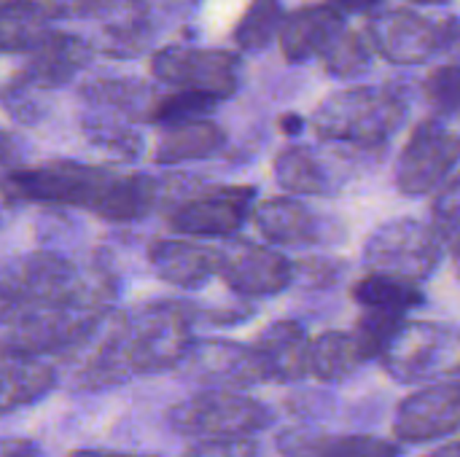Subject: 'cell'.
I'll return each instance as SVG.
<instances>
[{"label": "cell", "mask_w": 460, "mask_h": 457, "mask_svg": "<svg viewBox=\"0 0 460 457\" xmlns=\"http://www.w3.org/2000/svg\"><path fill=\"white\" fill-rule=\"evenodd\" d=\"M199 312L186 302H148L108 315L100 329L75 350L81 358L73 388L84 393L108 391L135 377L175 369L194 342Z\"/></svg>", "instance_id": "6da1fadb"}, {"label": "cell", "mask_w": 460, "mask_h": 457, "mask_svg": "<svg viewBox=\"0 0 460 457\" xmlns=\"http://www.w3.org/2000/svg\"><path fill=\"white\" fill-rule=\"evenodd\" d=\"M92 299L113 307L116 277L102 264L75 267L70 259L35 250L0 264V326H11L22 315L73 302Z\"/></svg>", "instance_id": "7a4b0ae2"}, {"label": "cell", "mask_w": 460, "mask_h": 457, "mask_svg": "<svg viewBox=\"0 0 460 457\" xmlns=\"http://www.w3.org/2000/svg\"><path fill=\"white\" fill-rule=\"evenodd\" d=\"M407 108L410 100L399 86H356L329 94L315 108L310 124L326 143L377 151L404 124Z\"/></svg>", "instance_id": "3957f363"}, {"label": "cell", "mask_w": 460, "mask_h": 457, "mask_svg": "<svg viewBox=\"0 0 460 457\" xmlns=\"http://www.w3.org/2000/svg\"><path fill=\"white\" fill-rule=\"evenodd\" d=\"M272 409L240 391L208 388L167 409V426L189 439H234L270 428Z\"/></svg>", "instance_id": "277c9868"}, {"label": "cell", "mask_w": 460, "mask_h": 457, "mask_svg": "<svg viewBox=\"0 0 460 457\" xmlns=\"http://www.w3.org/2000/svg\"><path fill=\"white\" fill-rule=\"evenodd\" d=\"M113 170L97 164H81L70 159L43 162L38 167H13L3 175L0 191L8 202H43L62 207L89 210L102 194Z\"/></svg>", "instance_id": "5b68a950"}, {"label": "cell", "mask_w": 460, "mask_h": 457, "mask_svg": "<svg viewBox=\"0 0 460 457\" xmlns=\"http://www.w3.org/2000/svg\"><path fill=\"white\" fill-rule=\"evenodd\" d=\"M377 361L402 385L458 377V334L447 323L404 321Z\"/></svg>", "instance_id": "8992f818"}, {"label": "cell", "mask_w": 460, "mask_h": 457, "mask_svg": "<svg viewBox=\"0 0 460 457\" xmlns=\"http://www.w3.org/2000/svg\"><path fill=\"white\" fill-rule=\"evenodd\" d=\"M442 256L445 248L431 224L415 218H394L380 224L364 245V264L369 272L410 283L429 280L439 269Z\"/></svg>", "instance_id": "52a82bcc"}, {"label": "cell", "mask_w": 460, "mask_h": 457, "mask_svg": "<svg viewBox=\"0 0 460 457\" xmlns=\"http://www.w3.org/2000/svg\"><path fill=\"white\" fill-rule=\"evenodd\" d=\"M369 46L394 65H423L456 43V19L434 22L412 8H385L369 16Z\"/></svg>", "instance_id": "ba28073f"}, {"label": "cell", "mask_w": 460, "mask_h": 457, "mask_svg": "<svg viewBox=\"0 0 460 457\" xmlns=\"http://www.w3.org/2000/svg\"><path fill=\"white\" fill-rule=\"evenodd\" d=\"M240 59L224 48L164 46L151 59V73L159 83L172 89H191L213 100L232 97L240 89Z\"/></svg>", "instance_id": "9c48e42d"}, {"label": "cell", "mask_w": 460, "mask_h": 457, "mask_svg": "<svg viewBox=\"0 0 460 457\" xmlns=\"http://www.w3.org/2000/svg\"><path fill=\"white\" fill-rule=\"evenodd\" d=\"M216 250V275L245 299L275 296L294 286V261L253 240H226Z\"/></svg>", "instance_id": "30bf717a"}, {"label": "cell", "mask_w": 460, "mask_h": 457, "mask_svg": "<svg viewBox=\"0 0 460 457\" xmlns=\"http://www.w3.org/2000/svg\"><path fill=\"white\" fill-rule=\"evenodd\" d=\"M253 186H213L183 194L170 210L167 224L181 237H232L253 210Z\"/></svg>", "instance_id": "8fae6325"}, {"label": "cell", "mask_w": 460, "mask_h": 457, "mask_svg": "<svg viewBox=\"0 0 460 457\" xmlns=\"http://www.w3.org/2000/svg\"><path fill=\"white\" fill-rule=\"evenodd\" d=\"M458 137L439 121H423L410 135L407 145L399 154L396 186L407 197L434 194L458 164Z\"/></svg>", "instance_id": "7c38bea8"}, {"label": "cell", "mask_w": 460, "mask_h": 457, "mask_svg": "<svg viewBox=\"0 0 460 457\" xmlns=\"http://www.w3.org/2000/svg\"><path fill=\"white\" fill-rule=\"evenodd\" d=\"M460 426V388L456 377L407 396L394 415V436L404 444H426L453 436Z\"/></svg>", "instance_id": "4fadbf2b"}, {"label": "cell", "mask_w": 460, "mask_h": 457, "mask_svg": "<svg viewBox=\"0 0 460 457\" xmlns=\"http://www.w3.org/2000/svg\"><path fill=\"white\" fill-rule=\"evenodd\" d=\"M175 369L199 385L224 391H243L261 382L251 347L226 339H194Z\"/></svg>", "instance_id": "5bb4252c"}, {"label": "cell", "mask_w": 460, "mask_h": 457, "mask_svg": "<svg viewBox=\"0 0 460 457\" xmlns=\"http://www.w3.org/2000/svg\"><path fill=\"white\" fill-rule=\"evenodd\" d=\"M24 54L27 59L16 75L30 86H35L38 92H46L73 81V75L92 62L94 48L89 46V40L73 32L46 30Z\"/></svg>", "instance_id": "9a60e30c"}, {"label": "cell", "mask_w": 460, "mask_h": 457, "mask_svg": "<svg viewBox=\"0 0 460 457\" xmlns=\"http://www.w3.org/2000/svg\"><path fill=\"white\" fill-rule=\"evenodd\" d=\"M307 345L310 337L299 321H275L248 347L261 382L286 385L307 377Z\"/></svg>", "instance_id": "2e32d148"}, {"label": "cell", "mask_w": 460, "mask_h": 457, "mask_svg": "<svg viewBox=\"0 0 460 457\" xmlns=\"http://www.w3.org/2000/svg\"><path fill=\"white\" fill-rule=\"evenodd\" d=\"M92 16L102 27V51L108 57L132 59L154 43L156 22L146 0H97Z\"/></svg>", "instance_id": "e0dca14e"}, {"label": "cell", "mask_w": 460, "mask_h": 457, "mask_svg": "<svg viewBox=\"0 0 460 457\" xmlns=\"http://www.w3.org/2000/svg\"><path fill=\"white\" fill-rule=\"evenodd\" d=\"M259 234L272 245H315L323 242V215L310 210L299 197H270L251 210Z\"/></svg>", "instance_id": "ac0fdd59"}, {"label": "cell", "mask_w": 460, "mask_h": 457, "mask_svg": "<svg viewBox=\"0 0 460 457\" xmlns=\"http://www.w3.org/2000/svg\"><path fill=\"white\" fill-rule=\"evenodd\" d=\"M278 453L283 457H399L402 447L367 434H321L313 428H294L280 434Z\"/></svg>", "instance_id": "d6986e66"}, {"label": "cell", "mask_w": 460, "mask_h": 457, "mask_svg": "<svg viewBox=\"0 0 460 457\" xmlns=\"http://www.w3.org/2000/svg\"><path fill=\"white\" fill-rule=\"evenodd\" d=\"M154 275L178 288H199L216 275V250L191 240H154L148 245Z\"/></svg>", "instance_id": "ffe728a7"}, {"label": "cell", "mask_w": 460, "mask_h": 457, "mask_svg": "<svg viewBox=\"0 0 460 457\" xmlns=\"http://www.w3.org/2000/svg\"><path fill=\"white\" fill-rule=\"evenodd\" d=\"M342 24H345V16L329 3L302 5L286 13L280 22V30H278L280 51L288 62H305L310 57H318V51Z\"/></svg>", "instance_id": "44dd1931"}, {"label": "cell", "mask_w": 460, "mask_h": 457, "mask_svg": "<svg viewBox=\"0 0 460 457\" xmlns=\"http://www.w3.org/2000/svg\"><path fill=\"white\" fill-rule=\"evenodd\" d=\"M57 388L51 364L35 356L0 350V415L16 412L49 396Z\"/></svg>", "instance_id": "7402d4cb"}, {"label": "cell", "mask_w": 460, "mask_h": 457, "mask_svg": "<svg viewBox=\"0 0 460 457\" xmlns=\"http://www.w3.org/2000/svg\"><path fill=\"white\" fill-rule=\"evenodd\" d=\"M159 194H162V186L151 175H143V172L119 175V172H113V178L108 180L102 194L89 207V213H94L97 218L111 221V224L140 221L156 207Z\"/></svg>", "instance_id": "603a6c76"}, {"label": "cell", "mask_w": 460, "mask_h": 457, "mask_svg": "<svg viewBox=\"0 0 460 457\" xmlns=\"http://www.w3.org/2000/svg\"><path fill=\"white\" fill-rule=\"evenodd\" d=\"M84 110L121 116L129 121H148V110L154 105V92L135 78H92L81 86Z\"/></svg>", "instance_id": "cb8c5ba5"}, {"label": "cell", "mask_w": 460, "mask_h": 457, "mask_svg": "<svg viewBox=\"0 0 460 457\" xmlns=\"http://www.w3.org/2000/svg\"><path fill=\"white\" fill-rule=\"evenodd\" d=\"M226 143V132L205 119H189L178 124H164L159 140H156V162L159 164H181L194 159H210L216 156Z\"/></svg>", "instance_id": "d4e9b609"}, {"label": "cell", "mask_w": 460, "mask_h": 457, "mask_svg": "<svg viewBox=\"0 0 460 457\" xmlns=\"http://www.w3.org/2000/svg\"><path fill=\"white\" fill-rule=\"evenodd\" d=\"M275 180L294 197H323L337 189L332 167L310 148L294 145L275 159Z\"/></svg>", "instance_id": "484cf974"}, {"label": "cell", "mask_w": 460, "mask_h": 457, "mask_svg": "<svg viewBox=\"0 0 460 457\" xmlns=\"http://www.w3.org/2000/svg\"><path fill=\"white\" fill-rule=\"evenodd\" d=\"M367 364L350 331H323L307 345V374L321 382H342Z\"/></svg>", "instance_id": "4316f807"}, {"label": "cell", "mask_w": 460, "mask_h": 457, "mask_svg": "<svg viewBox=\"0 0 460 457\" xmlns=\"http://www.w3.org/2000/svg\"><path fill=\"white\" fill-rule=\"evenodd\" d=\"M353 299L364 310H385L399 315H407L410 310L426 304V294L420 291V283H410L380 272H369L364 280H358L353 286Z\"/></svg>", "instance_id": "83f0119b"}, {"label": "cell", "mask_w": 460, "mask_h": 457, "mask_svg": "<svg viewBox=\"0 0 460 457\" xmlns=\"http://www.w3.org/2000/svg\"><path fill=\"white\" fill-rule=\"evenodd\" d=\"M49 22L38 0H0V54H24Z\"/></svg>", "instance_id": "f1b7e54d"}, {"label": "cell", "mask_w": 460, "mask_h": 457, "mask_svg": "<svg viewBox=\"0 0 460 457\" xmlns=\"http://www.w3.org/2000/svg\"><path fill=\"white\" fill-rule=\"evenodd\" d=\"M81 127H84L86 140L97 151H102L105 156H111V159H116V162H132V159L140 156L143 140H140V132H135V121L121 119V116L84 110Z\"/></svg>", "instance_id": "f546056e"}, {"label": "cell", "mask_w": 460, "mask_h": 457, "mask_svg": "<svg viewBox=\"0 0 460 457\" xmlns=\"http://www.w3.org/2000/svg\"><path fill=\"white\" fill-rule=\"evenodd\" d=\"M372 46L369 40H364V35L348 30L345 24L326 40V46L318 51V59L323 62L326 73L337 75V78H353L369 70L372 65Z\"/></svg>", "instance_id": "4dcf8cb0"}, {"label": "cell", "mask_w": 460, "mask_h": 457, "mask_svg": "<svg viewBox=\"0 0 460 457\" xmlns=\"http://www.w3.org/2000/svg\"><path fill=\"white\" fill-rule=\"evenodd\" d=\"M286 11L280 5V0H251L248 11L240 16L232 38L243 51H261L267 48L280 30Z\"/></svg>", "instance_id": "1f68e13d"}, {"label": "cell", "mask_w": 460, "mask_h": 457, "mask_svg": "<svg viewBox=\"0 0 460 457\" xmlns=\"http://www.w3.org/2000/svg\"><path fill=\"white\" fill-rule=\"evenodd\" d=\"M218 105V100L191 92V89H172L162 97L154 100L151 110H148V121L151 124H178V121H189V119H205L213 113V108Z\"/></svg>", "instance_id": "d6a6232c"}, {"label": "cell", "mask_w": 460, "mask_h": 457, "mask_svg": "<svg viewBox=\"0 0 460 457\" xmlns=\"http://www.w3.org/2000/svg\"><path fill=\"white\" fill-rule=\"evenodd\" d=\"M407 318L399 312H385V310H364V315L358 318L356 329L350 331L353 339L358 342L361 353L367 361L377 358L385 345L391 342V337L396 334V329L404 323Z\"/></svg>", "instance_id": "836d02e7"}, {"label": "cell", "mask_w": 460, "mask_h": 457, "mask_svg": "<svg viewBox=\"0 0 460 457\" xmlns=\"http://www.w3.org/2000/svg\"><path fill=\"white\" fill-rule=\"evenodd\" d=\"M434 221L431 229L439 237L442 248L456 250L458 242V178L450 175L439 189H437V202H434Z\"/></svg>", "instance_id": "e575fe53"}, {"label": "cell", "mask_w": 460, "mask_h": 457, "mask_svg": "<svg viewBox=\"0 0 460 457\" xmlns=\"http://www.w3.org/2000/svg\"><path fill=\"white\" fill-rule=\"evenodd\" d=\"M426 97L431 102V108L442 116L450 119L456 116L460 102V70L456 62L439 65L429 78H426Z\"/></svg>", "instance_id": "d590c367"}, {"label": "cell", "mask_w": 460, "mask_h": 457, "mask_svg": "<svg viewBox=\"0 0 460 457\" xmlns=\"http://www.w3.org/2000/svg\"><path fill=\"white\" fill-rule=\"evenodd\" d=\"M38 89L30 86L27 81H22L19 75H13L3 89H0V100L5 105V110L22 121V124H35L43 116V102L38 100Z\"/></svg>", "instance_id": "8d00e7d4"}, {"label": "cell", "mask_w": 460, "mask_h": 457, "mask_svg": "<svg viewBox=\"0 0 460 457\" xmlns=\"http://www.w3.org/2000/svg\"><path fill=\"white\" fill-rule=\"evenodd\" d=\"M183 457H259V444L251 436L234 439H199Z\"/></svg>", "instance_id": "74e56055"}, {"label": "cell", "mask_w": 460, "mask_h": 457, "mask_svg": "<svg viewBox=\"0 0 460 457\" xmlns=\"http://www.w3.org/2000/svg\"><path fill=\"white\" fill-rule=\"evenodd\" d=\"M342 267L332 259H302L294 264V283H305L310 288L334 286Z\"/></svg>", "instance_id": "f35d334b"}, {"label": "cell", "mask_w": 460, "mask_h": 457, "mask_svg": "<svg viewBox=\"0 0 460 457\" xmlns=\"http://www.w3.org/2000/svg\"><path fill=\"white\" fill-rule=\"evenodd\" d=\"M49 19H84L92 16L97 0H38Z\"/></svg>", "instance_id": "ab89813d"}, {"label": "cell", "mask_w": 460, "mask_h": 457, "mask_svg": "<svg viewBox=\"0 0 460 457\" xmlns=\"http://www.w3.org/2000/svg\"><path fill=\"white\" fill-rule=\"evenodd\" d=\"M0 457H46L43 450L32 439L19 436H3L0 439Z\"/></svg>", "instance_id": "60d3db41"}, {"label": "cell", "mask_w": 460, "mask_h": 457, "mask_svg": "<svg viewBox=\"0 0 460 457\" xmlns=\"http://www.w3.org/2000/svg\"><path fill=\"white\" fill-rule=\"evenodd\" d=\"M22 156H24L22 143H19L11 132L0 129V167L13 170V167H19V164H22Z\"/></svg>", "instance_id": "b9f144b4"}, {"label": "cell", "mask_w": 460, "mask_h": 457, "mask_svg": "<svg viewBox=\"0 0 460 457\" xmlns=\"http://www.w3.org/2000/svg\"><path fill=\"white\" fill-rule=\"evenodd\" d=\"M377 3L380 0H329V5L337 8L340 13H369Z\"/></svg>", "instance_id": "7bdbcfd3"}, {"label": "cell", "mask_w": 460, "mask_h": 457, "mask_svg": "<svg viewBox=\"0 0 460 457\" xmlns=\"http://www.w3.org/2000/svg\"><path fill=\"white\" fill-rule=\"evenodd\" d=\"M154 3H159L164 11H172V13L181 16V13H191L199 0H154Z\"/></svg>", "instance_id": "ee69618b"}, {"label": "cell", "mask_w": 460, "mask_h": 457, "mask_svg": "<svg viewBox=\"0 0 460 457\" xmlns=\"http://www.w3.org/2000/svg\"><path fill=\"white\" fill-rule=\"evenodd\" d=\"M67 457H154V455H137V453H116V450H75Z\"/></svg>", "instance_id": "f6af8a7d"}, {"label": "cell", "mask_w": 460, "mask_h": 457, "mask_svg": "<svg viewBox=\"0 0 460 457\" xmlns=\"http://www.w3.org/2000/svg\"><path fill=\"white\" fill-rule=\"evenodd\" d=\"M280 127H283V132H288V135H299V132L305 129V119L296 116V113H288V116L280 119Z\"/></svg>", "instance_id": "bcb514c9"}, {"label": "cell", "mask_w": 460, "mask_h": 457, "mask_svg": "<svg viewBox=\"0 0 460 457\" xmlns=\"http://www.w3.org/2000/svg\"><path fill=\"white\" fill-rule=\"evenodd\" d=\"M426 457H458V442H447V444L431 450Z\"/></svg>", "instance_id": "7dc6e473"}, {"label": "cell", "mask_w": 460, "mask_h": 457, "mask_svg": "<svg viewBox=\"0 0 460 457\" xmlns=\"http://www.w3.org/2000/svg\"><path fill=\"white\" fill-rule=\"evenodd\" d=\"M410 3H418V5H445L450 0H410Z\"/></svg>", "instance_id": "c3c4849f"}, {"label": "cell", "mask_w": 460, "mask_h": 457, "mask_svg": "<svg viewBox=\"0 0 460 457\" xmlns=\"http://www.w3.org/2000/svg\"><path fill=\"white\" fill-rule=\"evenodd\" d=\"M5 205H8V199H5V194L0 191V221H3V213H5Z\"/></svg>", "instance_id": "681fc988"}]
</instances>
